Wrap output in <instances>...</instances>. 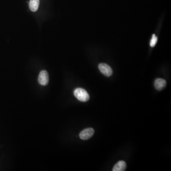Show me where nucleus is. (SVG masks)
<instances>
[{
  "instance_id": "nucleus-1",
  "label": "nucleus",
  "mask_w": 171,
  "mask_h": 171,
  "mask_svg": "<svg viewBox=\"0 0 171 171\" xmlns=\"http://www.w3.org/2000/svg\"><path fill=\"white\" fill-rule=\"evenodd\" d=\"M74 95L79 101L87 102L89 99V95L86 90L82 88H77L74 91Z\"/></svg>"
},
{
  "instance_id": "nucleus-2",
  "label": "nucleus",
  "mask_w": 171,
  "mask_h": 171,
  "mask_svg": "<svg viewBox=\"0 0 171 171\" xmlns=\"http://www.w3.org/2000/svg\"><path fill=\"white\" fill-rule=\"evenodd\" d=\"M49 81L48 73L46 70H42L39 74L38 82L42 86H46Z\"/></svg>"
},
{
  "instance_id": "nucleus-3",
  "label": "nucleus",
  "mask_w": 171,
  "mask_h": 171,
  "mask_svg": "<svg viewBox=\"0 0 171 171\" xmlns=\"http://www.w3.org/2000/svg\"><path fill=\"white\" fill-rule=\"evenodd\" d=\"M99 68L100 72L107 77H110L112 75V69L107 64L105 63L99 64Z\"/></svg>"
},
{
  "instance_id": "nucleus-4",
  "label": "nucleus",
  "mask_w": 171,
  "mask_h": 171,
  "mask_svg": "<svg viewBox=\"0 0 171 171\" xmlns=\"http://www.w3.org/2000/svg\"><path fill=\"white\" fill-rule=\"evenodd\" d=\"M94 129L93 128H86L80 133V137L81 139L86 140L91 138L94 134Z\"/></svg>"
},
{
  "instance_id": "nucleus-5",
  "label": "nucleus",
  "mask_w": 171,
  "mask_h": 171,
  "mask_svg": "<svg viewBox=\"0 0 171 171\" xmlns=\"http://www.w3.org/2000/svg\"><path fill=\"white\" fill-rule=\"evenodd\" d=\"M166 82L164 79H157L154 81V87L158 91H161L165 87Z\"/></svg>"
},
{
  "instance_id": "nucleus-6",
  "label": "nucleus",
  "mask_w": 171,
  "mask_h": 171,
  "mask_svg": "<svg viewBox=\"0 0 171 171\" xmlns=\"http://www.w3.org/2000/svg\"><path fill=\"white\" fill-rule=\"evenodd\" d=\"M126 168V163L124 161H120L115 165L113 171H124Z\"/></svg>"
},
{
  "instance_id": "nucleus-7",
  "label": "nucleus",
  "mask_w": 171,
  "mask_h": 171,
  "mask_svg": "<svg viewBox=\"0 0 171 171\" xmlns=\"http://www.w3.org/2000/svg\"><path fill=\"white\" fill-rule=\"evenodd\" d=\"M40 0H30L29 2V7L31 11L36 12L39 8Z\"/></svg>"
},
{
  "instance_id": "nucleus-8",
  "label": "nucleus",
  "mask_w": 171,
  "mask_h": 171,
  "mask_svg": "<svg viewBox=\"0 0 171 171\" xmlns=\"http://www.w3.org/2000/svg\"><path fill=\"white\" fill-rule=\"evenodd\" d=\"M157 36H155V34L153 35L152 37L151 40L150 41V45L152 47H154L155 46V45L157 44Z\"/></svg>"
}]
</instances>
